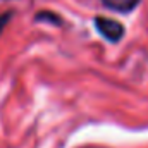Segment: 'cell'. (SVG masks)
I'll return each mask as SVG.
<instances>
[{
    "instance_id": "3",
    "label": "cell",
    "mask_w": 148,
    "mask_h": 148,
    "mask_svg": "<svg viewBox=\"0 0 148 148\" xmlns=\"http://www.w3.org/2000/svg\"><path fill=\"white\" fill-rule=\"evenodd\" d=\"M35 21H38V23H48V24H53V26H62L64 24V19L59 14L52 12V10H41V12H38L36 16H35Z\"/></svg>"
},
{
    "instance_id": "2",
    "label": "cell",
    "mask_w": 148,
    "mask_h": 148,
    "mask_svg": "<svg viewBox=\"0 0 148 148\" xmlns=\"http://www.w3.org/2000/svg\"><path fill=\"white\" fill-rule=\"evenodd\" d=\"M102 5L105 9H109L112 12H117V14H131L141 0H100Z\"/></svg>"
},
{
    "instance_id": "1",
    "label": "cell",
    "mask_w": 148,
    "mask_h": 148,
    "mask_svg": "<svg viewBox=\"0 0 148 148\" xmlns=\"http://www.w3.org/2000/svg\"><path fill=\"white\" fill-rule=\"evenodd\" d=\"M93 26L97 29V33L103 40H107L109 43H119L124 35H126V28L122 23L110 19V17H103V16H97L93 19Z\"/></svg>"
},
{
    "instance_id": "4",
    "label": "cell",
    "mask_w": 148,
    "mask_h": 148,
    "mask_svg": "<svg viewBox=\"0 0 148 148\" xmlns=\"http://www.w3.org/2000/svg\"><path fill=\"white\" fill-rule=\"evenodd\" d=\"M12 16H14V12H12V10H7V12H3V14H0V36H2V33L5 31V28H7V24L10 23V19H12Z\"/></svg>"
}]
</instances>
